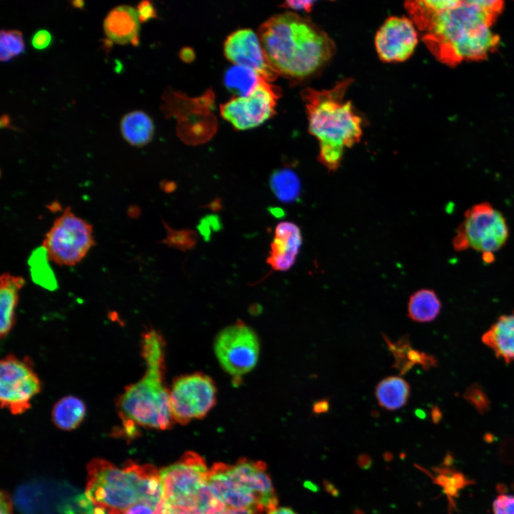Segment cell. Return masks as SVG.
Returning a JSON list of instances; mask_svg holds the SVG:
<instances>
[{"label": "cell", "mask_w": 514, "mask_h": 514, "mask_svg": "<svg viewBox=\"0 0 514 514\" xmlns=\"http://www.w3.org/2000/svg\"><path fill=\"white\" fill-rule=\"evenodd\" d=\"M258 37L270 65L286 76L302 79L321 69L336 48L328 34L295 13L276 14L260 27Z\"/></svg>", "instance_id": "obj_1"}, {"label": "cell", "mask_w": 514, "mask_h": 514, "mask_svg": "<svg viewBox=\"0 0 514 514\" xmlns=\"http://www.w3.org/2000/svg\"><path fill=\"white\" fill-rule=\"evenodd\" d=\"M166 342L158 331L150 329L141 338V356L146 370L136 383L128 386L116 404L126 434L136 437L137 425L159 430L175 422L171 410L165 376Z\"/></svg>", "instance_id": "obj_2"}, {"label": "cell", "mask_w": 514, "mask_h": 514, "mask_svg": "<svg viewBox=\"0 0 514 514\" xmlns=\"http://www.w3.org/2000/svg\"><path fill=\"white\" fill-rule=\"evenodd\" d=\"M353 79L338 81L329 89L307 88L302 92L308 114V130L318 141V160L329 171L341 165L346 148L361 140L362 119L344 96Z\"/></svg>", "instance_id": "obj_3"}, {"label": "cell", "mask_w": 514, "mask_h": 514, "mask_svg": "<svg viewBox=\"0 0 514 514\" xmlns=\"http://www.w3.org/2000/svg\"><path fill=\"white\" fill-rule=\"evenodd\" d=\"M87 471L85 495L108 514H121L136 503L156 510L163 498L160 471L152 465L130 462L121 469L97 458L87 465Z\"/></svg>", "instance_id": "obj_4"}, {"label": "cell", "mask_w": 514, "mask_h": 514, "mask_svg": "<svg viewBox=\"0 0 514 514\" xmlns=\"http://www.w3.org/2000/svg\"><path fill=\"white\" fill-rule=\"evenodd\" d=\"M208 485L226 508L246 510L252 514L277 508L278 499L261 461L241 459L233 465L215 463L208 470Z\"/></svg>", "instance_id": "obj_5"}, {"label": "cell", "mask_w": 514, "mask_h": 514, "mask_svg": "<svg viewBox=\"0 0 514 514\" xmlns=\"http://www.w3.org/2000/svg\"><path fill=\"white\" fill-rule=\"evenodd\" d=\"M205 460L194 452L186 453L176 463L160 470L163 500L200 514H214L225 506L208 485Z\"/></svg>", "instance_id": "obj_6"}, {"label": "cell", "mask_w": 514, "mask_h": 514, "mask_svg": "<svg viewBox=\"0 0 514 514\" xmlns=\"http://www.w3.org/2000/svg\"><path fill=\"white\" fill-rule=\"evenodd\" d=\"M94 244L92 226L68 206L46 233L42 247L49 261L73 266L82 261Z\"/></svg>", "instance_id": "obj_7"}, {"label": "cell", "mask_w": 514, "mask_h": 514, "mask_svg": "<svg viewBox=\"0 0 514 514\" xmlns=\"http://www.w3.org/2000/svg\"><path fill=\"white\" fill-rule=\"evenodd\" d=\"M508 228L503 214L488 203L472 206L453 240L456 250L467 247L483 253L499 250L506 242Z\"/></svg>", "instance_id": "obj_8"}, {"label": "cell", "mask_w": 514, "mask_h": 514, "mask_svg": "<svg viewBox=\"0 0 514 514\" xmlns=\"http://www.w3.org/2000/svg\"><path fill=\"white\" fill-rule=\"evenodd\" d=\"M213 350L223 369L235 379L240 378L256 366L260 342L250 326L238 321L217 334Z\"/></svg>", "instance_id": "obj_9"}, {"label": "cell", "mask_w": 514, "mask_h": 514, "mask_svg": "<svg viewBox=\"0 0 514 514\" xmlns=\"http://www.w3.org/2000/svg\"><path fill=\"white\" fill-rule=\"evenodd\" d=\"M216 384L206 374L197 372L176 378L169 393L174 421L185 424L203 418L216 405Z\"/></svg>", "instance_id": "obj_10"}, {"label": "cell", "mask_w": 514, "mask_h": 514, "mask_svg": "<svg viewBox=\"0 0 514 514\" xmlns=\"http://www.w3.org/2000/svg\"><path fill=\"white\" fill-rule=\"evenodd\" d=\"M41 389V381L28 358L9 354L0 363V401L12 414L24 413Z\"/></svg>", "instance_id": "obj_11"}, {"label": "cell", "mask_w": 514, "mask_h": 514, "mask_svg": "<svg viewBox=\"0 0 514 514\" xmlns=\"http://www.w3.org/2000/svg\"><path fill=\"white\" fill-rule=\"evenodd\" d=\"M278 91L261 80L248 96L233 98L221 106L223 119L238 130L258 126L274 114Z\"/></svg>", "instance_id": "obj_12"}, {"label": "cell", "mask_w": 514, "mask_h": 514, "mask_svg": "<svg viewBox=\"0 0 514 514\" xmlns=\"http://www.w3.org/2000/svg\"><path fill=\"white\" fill-rule=\"evenodd\" d=\"M418 44L413 21L406 17L391 16L376 33L375 46L380 59L386 62L408 59Z\"/></svg>", "instance_id": "obj_13"}, {"label": "cell", "mask_w": 514, "mask_h": 514, "mask_svg": "<svg viewBox=\"0 0 514 514\" xmlns=\"http://www.w3.org/2000/svg\"><path fill=\"white\" fill-rule=\"evenodd\" d=\"M223 49L229 61L253 70L266 81L278 76L267 59L259 37L251 29H239L230 34Z\"/></svg>", "instance_id": "obj_14"}, {"label": "cell", "mask_w": 514, "mask_h": 514, "mask_svg": "<svg viewBox=\"0 0 514 514\" xmlns=\"http://www.w3.org/2000/svg\"><path fill=\"white\" fill-rule=\"evenodd\" d=\"M302 243L301 231L296 223H279L275 228L266 263L275 271L289 270L296 262Z\"/></svg>", "instance_id": "obj_15"}, {"label": "cell", "mask_w": 514, "mask_h": 514, "mask_svg": "<svg viewBox=\"0 0 514 514\" xmlns=\"http://www.w3.org/2000/svg\"><path fill=\"white\" fill-rule=\"evenodd\" d=\"M497 43V36L490 26H486L452 43L437 56L449 62L480 59L491 51Z\"/></svg>", "instance_id": "obj_16"}, {"label": "cell", "mask_w": 514, "mask_h": 514, "mask_svg": "<svg viewBox=\"0 0 514 514\" xmlns=\"http://www.w3.org/2000/svg\"><path fill=\"white\" fill-rule=\"evenodd\" d=\"M140 20L137 10L128 5L112 9L104 20V31L109 41L117 44H139Z\"/></svg>", "instance_id": "obj_17"}, {"label": "cell", "mask_w": 514, "mask_h": 514, "mask_svg": "<svg viewBox=\"0 0 514 514\" xmlns=\"http://www.w3.org/2000/svg\"><path fill=\"white\" fill-rule=\"evenodd\" d=\"M481 341L506 363L514 361V311L500 316L483 334Z\"/></svg>", "instance_id": "obj_18"}, {"label": "cell", "mask_w": 514, "mask_h": 514, "mask_svg": "<svg viewBox=\"0 0 514 514\" xmlns=\"http://www.w3.org/2000/svg\"><path fill=\"white\" fill-rule=\"evenodd\" d=\"M25 280L21 276L4 273L0 278V336L6 337L15 323V310L19 301V292Z\"/></svg>", "instance_id": "obj_19"}, {"label": "cell", "mask_w": 514, "mask_h": 514, "mask_svg": "<svg viewBox=\"0 0 514 514\" xmlns=\"http://www.w3.org/2000/svg\"><path fill=\"white\" fill-rule=\"evenodd\" d=\"M375 395L381 408L396 410L407 404L410 395V386L400 376H388L378 382L375 388Z\"/></svg>", "instance_id": "obj_20"}, {"label": "cell", "mask_w": 514, "mask_h": 514, "mask_svg": "<svg viewBox=\"0 0 514 514\" xmlns=\"http://www.w3.org/2000/svg\"><path fill=\"white\" fill-rule=\"evenodd\" d=\"M120 128L125 141L137 147L148 143L154 133L152 119L142 111H133L124 115L121 119Z\"/></svg>", "instance_id": "obj_21"}, {"label": "cell", "mask_w": 514, "mask_h": 514, "mask_svg": "<svg viewBox=\"0 0 514 514\" xmlns=\"http://www.w3.org/2000/svg\"><path fill=\"white\" fill-rule=\"evenodd\" d=\"M388 348L394 356V367L400 374H405L415 365H420L424 369H429L436 365L437 361L432 355L413 348L407 338L393 343L386 339Z\"/></svg>", "instance_id": "obj_22"}, {"label": "cell", "mask_w": 514, "mask_h": 514, "mask_svg": "<svg viewBox=\"0 0 514 514\" xmlns=\"http://www.w3.org/2000/svg\"><path fill=\"white\" fill-rule=\"evenodd\" d=\"M86 413L82 400L74 395H66L59 400L51 410V418L56 426L65 430L77 428Z\"/></svg>", "instance_id": "obj_23"}, {"label": "cell", "mask_w": 514, "mask_h": 514, "mask_svg": "<svg viewBox=\"0 0 514 514\" xmlns=\"http://www.w3.org/2000/svg\"><path fill=\"white\" fill-rule=\"evenodd\" d=\"M441 310V303L435 292L423 288L413 293L408 303V317L418 323L435 320Z\"/></svg>", "instance_id": "obj_24"}, {"label": "cell", "mask_w": 514, "mask_h": 514, "mask_svg": "<svg viewBox=\"0 0 514 514\" xmlns=\"http://www.w3.org/2000/svg\"><path fill=\"white\" fill-rule=\"evenodd\" d=\"M270 188L276 197L283 203L296 201L301 193V183L296 173L288 168L274 171L269 178Z\"/></svg>", "instance_id": "obj_25"}, {"label": "cell", "mask_w": 514, "mask_h": 514, "mask_svg": "<svg viewBox=\"0 0 514 514\" xmlns=\"http://www.w3.org/2000/svg\"><path fill=\"white\" fill-rule=\"evenodd\" d=\"M261 80L263 79L253 70L238 65L231 67L224 78L226 87L239 96L250 94Z\"/></svg>", "instance_id": "obj_26"}, {"label": "cell", "mask_w": 514, "mask_h": 514, "mask_svg": "<svg viewBox=\"0 0 514 514\" xmlns=\"http://www.w3.org/2000/svg\"><path fill=\"white\" fill-rule=\"evenodd\" d=\"M31 275L33 280L38 284L49 290H54L56 288V281L51 270L47 264L49 260L45 250L41 248L34 252L31 258Z\"/></svg>", "instance_id": "obj_27"}, {"label": "cell", "mask_w": 514, "mask_h": 514, "mask_svg": "<svg viewBox=\"0 0 514 514\" xmlns=\"http://www.w3.org/2000/svg\"><path fill=\"white\" fill-rule=\"evenodd\" d=\"M25 51L22 33L19 30H4L0 33V59L9 62Z\"/></svg>", "instance_id": "obj_28"}, {"label": "cell", "mask_w": 514, "mask_h": 514, "mask_svg": "<svg viewBox=\"0 0 514 514\" xmlns=\"http://www.w3.org/2000/svg\"><path fill=\"white\" fill-rule=\"evenodd\" d=\"M163 224L166 231V237L160 241L161 243L181 251L191 250L195 248L198 241V236L195 231L188 228L174 230L163 221Z\"/></svg>", "instance_id": "obj_29"}, {"label": "cell", "mask_w": 514, "mask_h": 514, "mask_svg": "<svg viewBox=\"0 0 514 514\" xmlns=\"http://www.w3.org/2000/svg\"><path fill=\"white\" fill-rule=\"evenodd\" d=\"M463 398L479 413L484 414L489 410L490 401L484 389L478 383L470 385L465 390Z\"/></svg>", "instance_id": "obj_30"}, {"label": "cell", "mask_w": 514, "mask_h": 514, "mask_svg": "<svg viewBox=\"0 0 514 514\" xmlns=\"http://www.w3.org/2000/svg\"><path fill=\"white\" fill-rule=\"evenodd\" d=\"M197 228L203 239L208 241L213 232L222 228V223L217 215H207L201 219Z\"/></svg>", "instance_id": "obj_31"}, {"label": "cell", "mask_w": 514, "mask_h": 514, "mask_svg": "<svg viewBox=\"0 0 514 514\" xmlns=\"http://www.w3.org/2000/svg\"><path fill=\"white\" fill-rule=\"evenodd\" d=\"M493 514H514V495L501 494L493 503Z\"/></svg>", "instance_id": "obj_32"}, {"label": "cell", "mask_w": 514, "mask_h": 514, "mask_svg": "<svg viewBox=\"0 0 514 514\" xmlns=\"http://www.w3.org/2000/svg\"><path fill=\"white\" fill-rule=\"evenodd\" d=\"M52 42V35L46 29H39L32 35L31 43V46L37 50H44L51 46Z\"/></svg>", "instance_id": "obj_33"}, {"label": "cell", "mask_w": 514, "mask_h": 514, "mask_svg": "<svg viewBox=\"0 0 514 514\" xmlns=\"http://www.w3.org/2000/svg\"><path fill=\"white\" fill-rule=\"evenodd\" d=\"M141 23L156 17V11L153 5L148 1H141L136 7Z\"/></svg>", "instance_id": "obj_34"}, {"label": "cell", "mask_w": 514, "mask_h": 514, "mask_svg": "<svg viewBox=\"0 0 514 514\" xmlns=\"http://www.w3.org/2000/svg\"><path fill=\"white\" fill-rule=\"evenodd\" d=\"M472 3L482 10L494 14L502 7L503 2L495 0H471Z\"/></svg>", "instance_id": "obj_35"}, {"label": "cell", "mask_w": 514, "mask_h": 514, "mask_svg": "<svg viewBox=\"0 0 514 514\" xmlns=\"http://www.w3.org/2000/svg\"><path fill=\"white\" fill-rule=\"evenodd\" d=\"M313 4L314 1H288L285 2L282 6L309 12L312 9Z\"/></svg>", "instance_id": "obj_36"}, {"label": "cell", "mask_w": 514, "mask_h": 514, "mask_svg": "<svg viewBox=\"0 0 514 514\" xmlns=\"http://www.w3.org/2000/svg\"><path fill=\"white\" fill-rule=\"evenodd\" d=\"M121 514H156V513L153 508L146 504L136 503L129 507Z\"/></svg>", "instance_id": "obj_37"}, {"label": "cell", "mask_w": 514, "mask_h": 514, "mask_svg": "<svg viewBox=\"0 0 514 514\" xmlns=\"http://www.w3.org/2000/svg\"><path fill=\"white\" fill-rule=\"evenodd\" d=\"M1 514H11V500L6 492L1 493Z\"/></svg>", "instance_id": "obj_38"}, {"label": "cell", "mask_w": 514, "mask_h": 514, "mask_svg": "<svg viewBox=\"0 0 514 514\" xmlns=\"http://www.w3.org/2000/svg\"><path fill=\"white\" fill-rule=\"evenodd\" d=\"M330 408L329 400L327 399H321L316 401L313 405V412L316 414H321L326 413Z\"/></svg>", "instance_id": "obj_39"}, {"label": "cell", "mask_w": 514, "mask_h": 514, "mask_svg": "<svg viewBox=\"0 0 514 514\" xmlns=\"http://www.w3.org/2000/svg\"><path fill=\"white\" fill-rule=\"evenodd\" d=\"M200 208H207L213 212L221 211L223 210L222 199L220 197L216 196L209 203L201 206Z\"/></svg>", "instance_id": "obj_40"}, {"label": "cell", "mask_w": 514, "mask_h": 514, "mask_svg": "<svg viewBox=\"0 0 514 514\" xmlns=\"http://www.w3.org/2000/svg\"><path fill=\"white\" fill-rule=\"evenodd\" d=\"M161 188L164 192L170 193L176 189L177 184L176 182L172 181L164 180L161 182Z\"/></svg>", "instance_id": "obj_41"}, {"label": "cell", "mask_w": 514, "mask_h": 514, "mask_svg": "<svg viewBox=\"0 0 514 514\" xmlns=\"http://www.w3.org/2000/svg\"><path fill=\"white\" fill-rule=\"evenodd\" d=\"M214 514H252V513L246 510L225 508L224 509H223L221 511H218Z\"/></svg>", "instance_id": "obj_42"}, {"label": "cell", "mask_w": 514, "mask_h": 514, "mask_svg": "<svg viewBox=\"0 0 514 514\" xmlns=\"http://www.w3.org/2000/svg\"><path fill=\"white\" fill-rule=\"evenodd\" d=\"M267 514H297V513L291 508L281 507V508H276L270 510L269 512H268Z\"/></svg>", "instance_id": "obj_43"}, {"label": "cell", "mask_w": 514, "mask_h": 514, "mask_svg": "<svg viewBox=\"0 0 514 514\" xmlns=\"http://www.w3.org/2000/svg\"><path fill=\"white\" fill-rule=\"evenodd\" d=\"M9 124V119L7 115H3L1 119V127L4 126H8Z\"/></svg>", "instance_id": "obj_44"}, {"label": "cell", "mask_w": 514, "mask_h": 514, "mask_svg": "<svg viewBox=\"0 0 514 514\" xmlns=\"http://www.w3.org/2000/svg\"><path fill=\"white\" fill-rule=\"evenodd\" d=\"M74 6L78 7L79 9H82L84 6V1H76L73 2Z\"/></svg>", "instance_id": "obj_45"}]
</instances>
